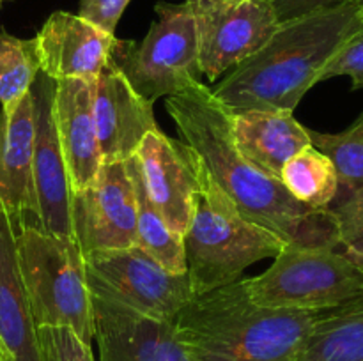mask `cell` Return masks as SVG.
Returning a JSON list of instances; mask_svg holds the SVG:
<instances>
[{
  "instance_id": "1",
  "label": "cell",
  "mask_w": 363,
  "mask_h": 361,
  "mask_svg": "<svg viewBox=\"0 0 363 361\" xmlns=\"http://www.w3.org/2000/svg\"><path fill=\"white\" fill-rule=\"evenodd\" d=\"M181 140L201 158L206 170L236 207L257 225L291 244L339 248L330 209L298 202L275 177L262 172L238 149L233 113L208 85L195 84L165 101Z\"/></svg>"
},
{
  "instance_id": "8",
  "label": "cell",
  "mask_w": 363,
  "mask_h": 361,
  "mask_svg": "<svg viewBox=\"0 0 363 361\" xmlns=\"http://www.w3.org/2000/svg\"><path fill=\"white\" fill-rule=\"evenodd\" d=\"M91 294L163 321H176L194 297L188 273H172L138 246L84 257Z\"/></svg>"
},
{
  "instance_id": "11",
  "label": "cell",
  "mask_w": 363,
  "mask_h": 361,
  "mask_svg": "<svg viewBox=\"0 0 363 361\" xmlns=\"http://www.w3.org/2000/svg\"><path fill=\"white\" fill-rule=\"evenodd\" d=\"M34 101V163H32V180H34L35 227L43 232L73 239L71 223V188L69 172L60 149L53 119V98L55 81L39 71L30 87Z\"/></svg>"
},
{
  "instance_id": "20",
  "label": "cell",
  "mask_w": 363,
  "mask_h": 361,
  "mask_svg": "<svg viewBox=\"0 0 363 361\" xmlns=\"http://www.w3.org/2000/svg\"><path fill=\"white\" fill-rule=\"evenodd\" d=\"M296 361H363V296L323 310Z\"/></svg>"
},
{
  "instance_id": "19",
  "label": "cell",
  "mask_w": 363,
  "mask_h": 361,
  "mask_svg": "<svg viewBox=\"0 0 363 361\" xmlns=\"http://www.w3.org/2000/svg\"><path fill=\"white\" fill-rule=\"evenodd\" d=\"M233 134L238 149L262 172L279 180L284 165L301 149L312 145L311 130L291 110H241L233 113Z\"/></svg>"
},
{
  "instance_id": "9",
  "label": "cell",
  "mask_w": 363,
  "mask_h": 361,
  "mask_svg": "<svg viewBox=\"0 0 363 361\" xmlns=\"http://www.w3.org/2000/svg\"><path fill=\"white\" fill-rule=\"evenodd\" d=\"M194 14L202 76L216 81L257 53L279 27L269 0H186Z\"/></svg>"
},
{
  "instance_id": "24",
  "label": "cell",
  "mask_w": 363,
  "mask_h": 361,
  "mask_svg": "<svg viewBox=\"0 0 363 361\" xmlns=\"http://www.w3.org/2000/svg\"><path fill=\"white\" fill-rule=\"evenodd\" d=\"M312 145L332 159L339 177V193L363 188V134L353 127L340 133H319L311 130Z\"/></svg>"
},
{
  "instance_id": "2",
  "label": "cell",
  "mask_w": 363,
  "mask_h": 361,
  "mask_svg": "<svg viewBox=\"0 0 363 361\" xmlns=\"http://www.w3.org/2000/svg\"><path fill=\"white\" fill-rule=\"evenodd\" d=\"M363 25L358 4L318 9L280 21L264 46L236 66L215 88L233 113L291 110L319 84L323 69Z\"/></svg>"
},
{
  "instance_id": "10",
  "label": "cell",
  "mask_w": 363,
  "mask_h": 361,
  "mask_svg": "<svg viewBox=\"0 0 363 361\" xmlns=\"http://www.w3.org/2000/svg\"><path fill=\"white\" fill-rule=\"evenodd\" d=\"M71 223L84 257L137 246V200L126 161L105 163L94 183L73 191Z\"/></svg>"
},
{
  "instance_id": "27",
  "label": "cell",
  "mask_w": 363,
  "mask_h": 361,
  "mask_svg": "<svg viewBox=\"0 0 363 361\" xmlns=\"http://www.w3.org/2000/svg\"><path fill=\"white\" fill-rule=\"evenodd\" d=\"M335 76H350L354 91L363 88V25L326 64L319 81H326Z\"/></svg>"
},
{
  "instance_id": "22",
  "label": "cell",
  "mask_w": 363,
  "mask_h": 361,
  "mask_svg": "<svg viewBox=\"0 0 363 361\" xmlns=\"http://www.w3.org/2000/svg\"><path fill=\"white\" fill-rule=\"evenodd\" d=\"M280 183L298 202L312 209H328L340 188L332 159L314 145L301 149L284 165Z\"/></svg>"
},
{
  "instance_id": "23",
  "label": "cell",
  "mask_w": 363,
  "mask_h": 361,
  "mask_svg": "<svg viewBox=\"0 0 363 361\" xmlns=\"http://www.w3.org/2000/svg\"><path fill=\"white\" fill-rule=\"evenodd\" d=\"M39 74V60L34 39H20L0 30V105H16L30 92Z\"/></svg>"
},
{
  "instance_id": "5",
  "label": "cell",
  "mask_w": 363,
  "mask_h": 361,
  "mask_svg": "<svg viewBox=\"0 0 363 361\" xmlns=\"http://www.w3.org/2000/svg\"><path fill=\"white\" fill-rule=\"evenodd\" d=\"M16 251L35 326L69 328L92 345V296L77 241L25 225L16 232Z\"/></svg>"
},
{
  "instance_id": "21",
  "label": "cell",
  "mask_w": 363,
  "mask_h": 361,
  "mask_svg": "<svg viewBox=\"0 0 363 361\" xmlns=\"http://www.w3.org/2000/svg\"><path fill=\"white\" fill-rule=\"evenodd\" d=\"M137 200V246L172 273H186L183 236L174 232L145 191L140 166L135 156L126 159Z\"/></svg>"
},
{
  "instance_id": "13",
  "label": "cell",
  "mask_w": 363,
  "mask_h": 361,
  "mask_svg": "<svg viewBox=\"0 0 363 361\" xmlns=\"http://www.w3.org/2000/svg\"><path fill=\"white\" fill-rule=\"evenodd\" d=\"M91 296L98 361H190L172 321Z\"/></svg>"
},
{
  "instance_id": "25",
  "label": "cell",
  "mask_w": 363,
  "mask_h": 361,
  "mask_svg": "<svg viewBox=\"0 0 363 361\" xmlns=\"http://www.w3.org/2000/svg\"><path fill=\"white\" fill-rule=\"evenodd\" d=\"M339 248L363 264V188L339 193L330 205Z\"/></svg>"
},
{
  "instance_id": "6",
  "label": "cell",
  "mask_w": 363,
  "mask_h": 361,
  "mask_svg": "<svg viewBox=\"0 0 363 361\" xmlns=\"http://www.w3.org/2000/svg\"><path fill=\"white\" fill-rule=\"evenodd\" d=\"M243 282L259 306L323 311L363 296V264L340 248L287 244L264 273Z\"/></svg>"
},
{
  "instance_id": "14",
  "label": "cell",
  "mask_w": 363,
  "mask_h": 361,
  "mask_svg": "<svg viewBox=\"0 0 363 361\" xmlns=\"http://www.w3.org/2000/svg\"><path fill=\"white\" fill-rule=\"evenodd\" d=\"M92 112L103 163L130 159L145 134L158 130L152 103L135 91L112 57L92 84Z\"/></svg>"
},
{
  "instance_id": "18",
  "label": "cell",
  "mask_w": 363,
  "mask_h": 361,
  "mask_svg": "<svg viewBox=\"0 0 363 361\" xmlns=\"http://www.w3.org/2000/svg\"><path fill=\"white\" fill-rule=\"evenodd\" d=\"M0 350L4 361H43L38 326L18 268L16 229L0 211Z\"/></svg>"
},
{
  "instance_id": "7",
  "label": "cell",
  "mask_w": 363,
  "mask_h": 361,
  "mask_svg": "<svg viewBox=\"0 0 363 361\" xmlns=\"http://www.w3.org/2000/svg\"><path fill=\"white\" fill-rule=\"evenodd\" d=\"M156 20L142 42L117 39L112 60L135 91L155 105L201 84L199 42L190 6L158 2Z\"/></svg>"
},
{
  "instance_id": "32",
  "label": "cell",
  "mask_w": 363,
  "mask_h": 361,
  "mask_svg": "<svg viewBox=\"0 0 363 361\" xmlns=\"http://www.w3.org/2000/svg\"><path fill=\"white\" fill-rule=\"evenodd\" d=\"M0 361H4V357H2V350H0Z\"/></svg>"
},
{
  "instance_id": "17",
  "label": "cell",
  "mask_w": 363,
  "mask_h": 361,
  "mask_svg": "<svg viewBox=\"0 0 363 361\" xmlns=\"http://www.w3.org/2000/svg\"><path fill=\"white\" fill-rule=\"evenodd\" d=\"M94 80L55 81L53 119L73 191L84 190L103 168V156L92 112Z\"/></svg>"
},
{
  "instance_id": "28",
  "label": "cell",
  "mask_w": 363,
  "mask_h": 361,
  "mask_svg": "<svg viewBox=\"0 0 363 361\" xmlns=\"http://www.w3.org/2000/svg\"><path fill=\"white\" fill-rule=\"evenodd\" d=\"M131 0H80L78 16L116 35V27Z\"/></svg>"
},
{
  "instance_id": "30",
  "label": "cell",
  "mask_w": 363,
  "mask_h": 361,
  "mask_svg": "<svg viewBox=\"0 0 363 361\" xmlns=\"http://www.w3.org/2000/svg\"><path fill=\"white\" fill-rule=\"evenodd\" d=\"M351 127H353L354 131H358V133L363 134V112L358 115V119L351 124Z\"/></svg>"
},
{
  "instance_id": "4",
  "label": "cell",
  "mask_w": 363,
  "mask_h": 361,
  "mask_svg": "<svg viewBox=\"0 0 363 361\" xmlns=\"http://www.w3.org/2000/svg\"><path fill=\"white\" fill-rule=\"evenodd\" d=\"M183 241L194 296L238 282L248 265L275 258L291 244L248 219L213 180L202 161L201 186Z\"/></svg>"
},
{
  "instance_id": "31",
  "label": "cell",
  "mask_w": 363,
  "mask_h": 361,
  "mask_svg": "<svg viewBox=\"0 0 363 361\" xmlns=\"http://www.w3.org/2000/svg\"><path fill=\"white\" fill-rule=\"evenodd\" d=\"M360 16H362V21H363V4L360 6Z\"/></svg>"
},
{
  "instance_id": "33",
  "label": "cell",
  "mask_w": 363,
  "mask_h": 361,
  "mask_svg": "<svg viewBox=\"0 0 363 361\" xmlns=\"http://www.w3.org/2000/svg\"><path fill=\"white\" fill-rule=\"evenodd\" d=\"M2 2H4V0H0V6H2Z\"/></svg>"
},
{
  "instance_id": "12",
  "label": "cell",
  "mask_w": 363,
  "mask_h": 361,
  "mask_svg": "<svg viewBox=\"0 0 363 361\" xmlns=\"http://www.w3.org/2000/svg\"><path fill=\"white\" fill-rule=\"evenodd\" d=\"M142 180L152 204L170 229L184 236L201 186V159L183 140L155 130L135 152Z\"/></svg>"
},
{
  "instance_id": "16",
  "label": "cell",
  "mask_w": 363,
  "mask_h": 361,
  "mask_svg": "<svg viewBox=\"0 0 363 361\" xmlns=\"http://www.w3.org/2000/svg\"><path fill=\"white\" fill-rule=\"evenodd\" d=\"M34 101L32 94L0 110V211L14 229L35 225L34 180Z\"/></svg>"
},
{
  "instance_id": "15",
  "label": "cell",
  "mask_w": 363,
  "mask_h": 361,
  "mask_svg": "<svg viewBox=\"0 0 363 361\" xmlns=\"http://www.w3.org/2000/svg\"><path fill=\"white\" fill-rule=\"evenodd\" d=\"M34 42L39 71L53 81L96 80L110 60L116 35L78 14L55 11Z\"/></svg>"
},
{
  "instance_id": "3",
  "label": "cell",
  "mask_w": 363,
  "mask_h": 361,
  "mask_svg": "<svg viewBox=\"0 0 363 361\" xmlns=\"http://www.w3.org/2000/svg\"><path fill=\"white\" fill-rule=\"evenodd\" d=\"M319 314L259 306L241 278L191 297L174 326L190 361H296Z\"/></svg>"
},
{
  "instance_id": "26",
  "label": "cell",
  "mask_w": 363,
  "mask_h": 361,
  "mask_svg": "<svg viewBox=\"0 0 363 361\" xmlns=\"http://www.w3.org/2000/svg\"><path fill=\"white\" fill-rule=\"evenodd\" d=\"M43 361H96L91 343L69 328H38Z\"/></svg>"
},
{
  "instance_id": "29",
  "label": "cell",
  "mask_w": 363,
  "mask_h": 361,
  "mask_svg": "<svg viewBox=\"0 0 363 361\" xmlns=\"http://www.w3.org/2000/svg\"><path fill=\"white\" fill-rule=\"evenodd\" d=\"M269 4L275 9L279 21H286L318 9H328V7L346 6V4L362 6L363 0H269Z\"/></svg>"
}]
</instances>
